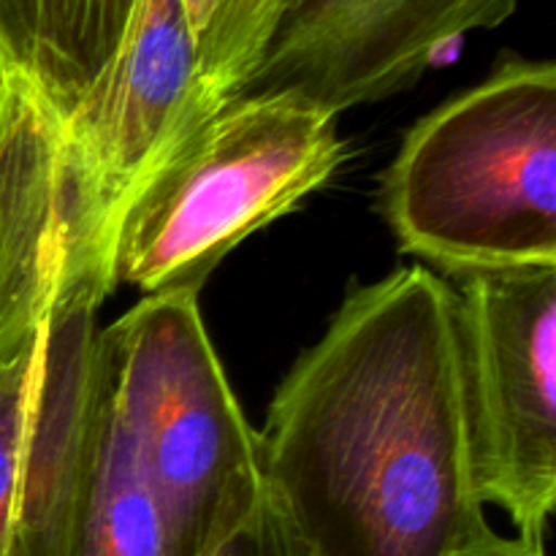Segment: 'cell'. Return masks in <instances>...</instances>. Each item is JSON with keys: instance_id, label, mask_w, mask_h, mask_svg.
<instances>
[{"instance_id": "obj_14", "label": "cell", "mask_w": 556, "mask_h": 556, "mask_svg": "<svg viewBox=\"0 0 556 556\" xmlns=\"http://www.w3.org/2000/svg\"><path fill=\"white\" fill-rule=\"evenodd\" d=\"M445 556H546L543 543H527L521 538H503L494 530L483 532L476 541L454 548Z\"/></svg>"}, {"instance_id": "obj_15", "label": "cell", "mask_w": 556, "mask_h": 556, "mask_svg": "<svg viewBox=\"0 0 556 556\" xmlns=\"http://www.w3.org/2000/svg\"><path fill=\"white\" fill-rule=\"evenodd\" d=\"M217 3H220V0H182L190 33H193V38H195V52H199L201 36H204V30L210 27L212 16H215Z\"/></svg>"}, {"instance_id": "obj_10", "label": "cell", "mask_w": 556, "mask_h": 556, "mask_svg": "<svg viewBox=\"0 0 556 556\" xmlns=\"http://www.w3.org/2000/svg\"><path fill=\"white\" fill-rule=\"evenodd\" d=\"M74 556H177L161 503L147 483L134 443L114 410L101 353L96 438L76 519Z\"/></svg>"}, {"instance_id": "obj_9", "label": "cell", "mask_w": 556, "mask_h": 556, "mask_svg": "<svg viewBox=\"0 0 556 556\" xmlns=\"http://www.w3.org/2000/svg\"><path fill=\"white\" fill-rule=\"evenodd\" d=\"M139 0H0V63L68 119L123 43Z\"/></svg>"}, {"instance_id": "obj_13", "label": "cell", "mask_w": 556, "mask_h": 556, "mask_svg": "<svg viewBox=\"0 0 556 556\" xmlns=\"http://www.w3.org/2000/svg\"><path fill=\"white\" fill-rule=\"evenodd\" d=\"M204 556H318L266 489L253 514Z\"/></svg>"}, {"instance_id": "obj_5", "label": "cell", "mask_w": 556, "mask_h": 556, "mask_svg": "<svg viewBox=\"0 0 556 556\" xmlns=\"http://www.w3.org/2000/svg\"><path fill=\"white\" fill-rule=\"evenodd\" d=\"M470 470L481 503L543 543L556 505V266L445 277Z\"/></svg>"}, {"instance_id": "obj_1", "label": "cell", "mask_w": 556, "mask_h": 556, "mask_svg": "<svg viewBox=\"0 0 556 556\" xmlns=\"http://www.w3.org/2000/svg\"><path fill=\"white\" fill-rule=\"evenodd\" d=\"M258 440L266 489L318 556H445L492 530L470 470L454 296L424 264L348 293Z\"/></svg>"}, {"instance_id": "obj_4", "label": "cell", "mask_w": 556, "mask_h": 556, "mask_svg": "<svg viewBox=\"0 0 556 556\" xmlns=\"http://www.w3.org/2000/svg\"><path fill=\"white\" fill-rule=\"evenodd\" d=\"M114 410L166 516L177 556H204L266 492L244 418L199 307V291L144 296L98 334Z\"/></svg>"}, {"instance_id": "obj_11", "label": "cell", "mask_w": 556, "mask_h": 556, "mask_svg": "<svg viewBox=\"0 0 556 556\" xmlns=\"http://www.w3.org/2000/svg\"><path fill=\"white\" fill-rule=\"evenodd\" d=\"M299 0H220L199 41V90L215 106L248 90L277 27Z\"/></svg>"}, {"instance_id": "obj_7", "label": "cell", "mask_w": 556, "mask_h": 556, "mask_svg": "<svg viewBox=\"0 0 556 556\" xmlns=\"http://www.w3.org/2000/svg\"><path fill=\"white\" fill-rule=\"evenodd\" d=\"M98 266L58 258L36 329L9 556H74L98 407Z\"/></svg>"}, {"instance_id": "obj_6", "label": "cell", "mask_w": 556, "mask_h": 556, "mask_svg": "<svg viewBox=\"0 0 556 556\" xmlns=\"http://www.w3.org/2000/svg\"><path fill=\"white\" fill-rule=\"evenodd\" d=\"M220 106L199 90L182 0H139L112 63L58 128L60 255L112 280L125 204Z\"/></svg>"}, {"instance_id": "obj_12", "label": "cell", "mask_w": 556, "mask_h": 556, "mask_svg": "<svg viewBox=\"0 0 556 556\" xmlns=\"http://www.w3.org/2000/svg\"><path fill=\"white\" fill-rule=\"evenodd\" d=\"M33 348H36V334L25 351L0 364V556H9L11 527H14Z\"/></svg>"}, {"instance_id": "obj_3", "label": "cell", "mask_w": 556, "mask_h": 556, "mask_svg": "<svg viewBox=\"0 0 556 556\" xmlns=\"http://www.w3.org/2000/svg\"><path fill=\"white\" fill-rule=\"evenodd\" d=\"M337 117L286 90L239 92L215 109L125 204L114 288L201 291L237 244L334 177L345 157Z\"/></svg>"}, {"instance_id": "obj_8", "label": "cell", "mask_w": 556, "mask_h": 556, "mask_svg": "<svg viewBox=\"0 0 556 556\" xmlns=\"http://www.w3.org/2000/svg\"><path fill=\"white\" fill-rule=\"evenodd\" d=\"M516 9L519 0H299L248 90L296 92L342 114L413 87L440 49Z\"/></svg>"}, {"instance_id": "obj_2", "label": "cell", "mask_w": 556, "mask_h": 556, "mask_svg": "<svg viewBox=\"0 0 556 556\" xmlns=\"http://www.w3.org/2000/svg\"><path fill=\"white\" fill-rule=\"evenodd\" d=\"M405 253L440 277L556 266V65L508 54L407 130L380 182Z\"/></svg>"}, {"instance_id": "obj_16", "label": "cell", "mask_w": 556, "mask_h": 556, "mask_svg": "<svg viewBox=\"0 0 556 556\" xmlns=\"http://www.w3.org/2000/svg\"><path fill=\"white\" fill-rule=\"evenodd\" d=\"M5 79H9V71L3 68V63H0V109H3V90H5Z\"/></svg>"}]
</instances>
